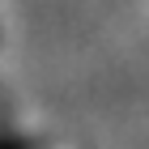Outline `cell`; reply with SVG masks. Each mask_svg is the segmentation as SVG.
I'll return each instance as SVG.
<instances>
[{
	"mask_svg": "<svg viewBox=\"0 0 149 149\" xmlns=\"http://www.w3.org/2000/svg\"><path fill=\"white\" fill-rule=\"evenodd\" d=\"M0 149H34V145L22 141V136H0Z\"/></svg>",
	"mask_w": 149,
	"mask_h": 149,
	"instance_id": "6da1fadb",
	"label": "cell"
}]
</instances>
